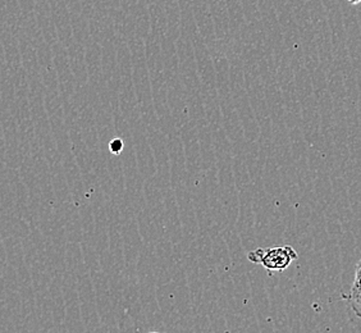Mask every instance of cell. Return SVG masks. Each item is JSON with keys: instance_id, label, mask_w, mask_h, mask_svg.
Returning <instances> with one entry per match:
<instances>
[{"instance_id": "1", "label": "cell", "mask_w": 361, "mask_h": 333, "mask_svg": "<svg viewBox=\"0 0 361 333\" xmlns=\"http://www.w3.org/2000/svg\"><path fill=\"white\" fill-rule=\"evenodd\" d=\"M298 258V251L290 245L271 246L267 249L260 248L247 254L250 262L263 265L268 272L286 271Z\"/></svg>"}, {"instance_id": "2", "label": "cell", "mask_w": 361, "mask_h": 333, "mask_svg": "<svg viewBox=\"0 0 361 333\" xmlns=\"http://www.w3.org/2000/svg\"><path fill=\"white\" fill-rule=\"evenodd\" d=\"M343 298L348 301L351 310L361 318V260L356 264L355 279L348 293H343Z\"/></svg>"}, {"instance_id": "3", "label": "cell", "mask_w": 361, "mask_h": 333, "mask_svg": "<svg viewBox=\"0 0 361 333\" xmlns=\"http://www.w3.org/2000/svg\"><path fill=\"white\" fill-rule=\"evenodd\" d=\"M109 147H111V153L118 155V154L122 153V150H123V141H122V139L111 140Z\"/></svg>"}, {"instance_id": "4", "label": "cell", "mask_w": 361, "mask_h": 333, "mask_svg": "<svg viewBox=\"0 0 361 333\" xmlns=\"http://www.w3.org/2000/svg\"><path fill=\"white\" fill-rule=\"evenodd\" d=\"M348 3H350V4H353V6H356V4H359V3H361V0H348Z\"/></svg>"}, {"instance_id": "5", "label": "cell", "mask_w": 361, "mask_h": 333, "mask_svg": "<svg viewBox=\"0 0 361 333\" xmlns=\"http://www.w3.org/2000/svg\"><path fill=\"white\" fill-rule=\"evenodd\" d=\"M150 333H158V332H150Z\"/></svg>"}]
</instances>
